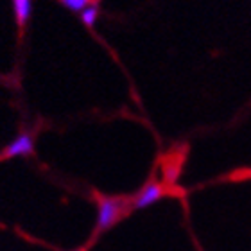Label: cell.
<instances>
[{
	"label": "cell",
	"mask_w": 251,
	"mask_h": 251,
	"mask_svg": "<svg viewBox=\"0 0 251 251\" xmlns=\"http://www.w3.org/2000/svg\"><path fill=\"white\" fill-rule=\"evenodd\" d=\"M97 18H99V7H97L95 4L88 5V7L81 13V20H83V24L86 27H94V24L97 22Z\"/></svg>",
	"instance_id": "5"
},
{
	"label": "cell",
	"mask_w": 251,
	"mask_h": 251,
	"mask_svg": "<svg viewBox=\"0 0 251 251\" xmlns=\"http://www.w3.org/2000/svg\"><path fill=\"white\" fill-rule=\"evenodd\" d=\"M179 173H181V165L179 163H169L165 167V179L169 183H176L179 178Z\"/></svg>",
	"instance_id": "7"
},
{
	"label": "cell",
	"mask_w": 251,
	"mask_h": 251,
	"mask_svg": "<svg viewBox=\"0 0 251 251\" xmlns=\"http://www.w3.org/2000/svg\"><path fill=\"white\" fill-rule=\"evenodd\" d=\"M163 187L156 181H152V183H147L146 187L142 188L138 196L133 199V203H131V208L133 210H142V208H147V206H151V204L158 203L163 196Z\"/></svg>",
	"instance_id": "2"
},
{
	"label": "cell",
	"mask_w": 251,
	"mask_h": 251,
	"mask_svg": "<svg viewBox=\"0 0 251 251\" xmlns=\"http://www.w3.org/2000/svg\"><path fill=\"white\" fill-rule=\"evenodd\" d=\"M13 11H15L16 24L25 27L32 13V0H13Z\"/></svg>",
	"instance_id": "4"
},
{
	"label": "cell",
	"mask_w": 251,
	"mask_h": 251,
	"mask_svg": "<svg viewBox=\"0 0 251 251\" xmlns=\"http://www.w3.org/2000/svg\"><path fill=\"white\" fill-rule=\"evenodd\" d=\"M32 151H34V138L29 133H22L11 144H7V147L4 149V156L5 158L27 156Z\"/></svg>",
	"instance_id": "3"
},
{
	"label": "cell",
	"mask_w": 251,
	"mask_h": 251,
	"mask_svg": "<svg viewBox=\"0 0 251 251\" xmlns=\"http://www.w3.org/2000/svg\"><path fill=\"white\" fill-rule=\"evenodd\" d=\"M126 212V203L117 198H104L99 203V215H97V226L99 230H108L121 219Z\"/></svg>",
	"instance_id": "1"
},
{
	"label": "cell",
	"mask_w": 251,
	"mask_h": 251,
	"mask_svg": "<svg viewBox=\"0 0 251 251\" xmlns=\"http://www.w3.org/2000/svg\"><path fill=\"white\" fill-rule=\"evenodd\" d=\"M67 9L74 11V13H83L88 5H92V0H59Z\"/></svg>",
	"instance_id": "6"
}]
</instances>
